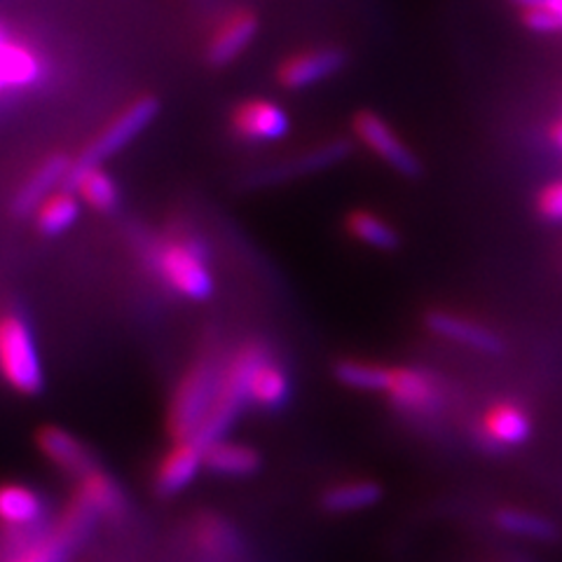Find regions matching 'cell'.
<instances>
[{"label": "cell", "instance_id": "obj_1", "mask_svg": "<svg viewBox=\"0 0 562 562\" xmlns=\"http://www.w3.org/2000/svg\"><path fill=\"white\" fill-rule=\"evenodd\" d=\"M268 357H270L268 347H262L258 342H249V345H244L237 355L225 363L221 392H218L214 408H211L198 436L190 438V441H195L204 450L211 443L221 441L223 434L233 427V422L237 419L239 411L244 408V403H249L251 375Z\"/></svg>", "mask_w": 562, "mask_h": 562}, {"label": "cell", "instance_id": "obj_2", "mask_svg": "<svg viewBox=\"0 0 562 562\" xmlns=\"http://www.w3.org/2000/svg\"><path fill=\"white\" fill-rule=\"evenodd\" d=\"M223 371L216 361L204 359L188 371V375L176 386V394L169 408V431L173 441H190L195 438L206 422L211 408L218 398Z\"/></svg>", "mask_w": 562, "mask_h": 562}, {"label": "cell", "instance_id": "obj_3", "mask_svg": "<svg viewBox=\"0 0 562 562\" xmlns=\"http://www.w3.org/2000/svg\"><path fill=\"white\" fill-rule=\"evenodd\" d=\"M0 375L22 396H38L45 390V368L33 330L16 312L0 316Z\"/></svg>", "mask_w": 562, "mask_h": 562}, {"label": "cell", "instance_id": "obj_4", "mask_svg": "<svg viewBox=\"0 0 562 562\" xmlns=\"http://www.w3.org/2000/svg\"><path fill=\"white\" fill-rule=\"evenodd\" d=\"M157 115H160V99L153 94L134 99L97 134V138L85 146L76 162L85 167H101L122 148H127L134 138L140 136V132L150 127Z\"/></svg>", "mask_w": 562, "mask_h": 562}, {"label": "cell", "instance_id": "obj_5", "mask_svg": "<svg viewBox=\"0 0 562 562\" xmlns=\"http://www.w3.org/2000/svg\"><path fill=\"white\" fill-rule=\"evenodd\" d=\"M155 268L167 284L188 301H206L214 293V274L195 246L169 239L157 246Z\"/></svg>", "mask_w": 562, "mask_h": 562}, {"label": "cell", "instance_id": "obj_6", "mask_svg": "<svg viewBox=\"0 0 562 562\" xmlns=\"http://www.w3.org/2000/svg\"><path fill=\"white\" fill-rule=\"evenodd\" d=\"M351 132H355L361 146H366L378 160L403 176V179H417L425 171L415 150L394 132V127L380 113L359 111L351 117Z\"/></svg>", "mask_w": 562, "mask_h": 562}, {"label": "cell", "instance_id": "obj_7", "mask_svg": "<svg viewBox=\"0 0 562 562\" xmlns=\"http://www.w3.org/2000/svg\"><path fill=\"white\" fill-rule=\"evenodd\" d=\"M351 153H355V140L345 138V136L330 138L322 146H314V148L305 150L303 155L291 157V160H284L274 167H266L262 171H256L254 176H249V181L246 183L262 188V186H277L284 181L303 179V176L319 173V171H326L330 167L345 162Z\"/></svg>", "mask_w": 562, "mask_h": 562}, {"label": "cell", "instance_id": "obj_8", "mask_svg": "<svg viewBox=\"0 0 562 562\" xmlns=\"http://www.w3.org/2000/svg\"><path fill=\"white\" fill-rule=\"evenodd\" d=\"M349 55L342 47H310L303 52H295L289 59H284L277 68V85L284 87L289 92L307 90V87L319 85L333 76H338L347 66Z\"/></svg>", "mask_w": 562, "mask_h": 562}, {"label": "cell", "instance_id": "obj_9", "mask_svg": "<svg viewBox=\"0 0 562 562\" xmlns=\"http://www.w3.org/2000/svg\"><path fill=\"white\" fill-rule=\"evenodd\" d=\"M258 31H260V16L254 10L237 8L231 14H225L206 43V49H204L206 64L214 68L231 66L251 47Z\"/></svg>", "mask_w": 562, "mask_h": 562}, {"label": "cell", "instance_id": "obj_10", "mask_svg": "<svg viewBox=\"0 0 562 562\" xmlns=\"http://www.w3.org/2000/svg\"><path fill=\"white\" fill-rule=\"evenodd\" d=\"M231 127L249 144H272L291 132V117L286 109L268 99L241 101L231 115Z\"/></svg>", "mask_w": 562, "mask_h": 562}, {"label": "cell", "instance_id": "obj_11", "mask_svg": "<svg viewBox=\"0 0 562 562\" xmlns=\"http://www.w3.org/2000/svg\"><path fill=\"white\" fill-rule=\"evenodd\" d=\"M45 76V61L38 52L14 35L0 22V97L31 90Z\"/></svg>", "mask_w": 562, "mask_h": 562}, {"label": "cell", "instance_id": "obj_12", "mask_svg": "<svg viewBox=\"0 0 562 562\" xmlns=\"http://www.w3.org/2000/svg\"><path fill=\"white\" fill-rule=\"evenodd\" d=\"M384 396H390L396 408L417 415H431L443 406V392L438 380L411 366L392 368V380Z\"/></svg>", "mask_w": 562, "mask_h": 562}, {"label": "cell", "instance_id": "obj_13", "mask_svg": "<svg viewBox=\"0 0 562 562\" xmlns=\"http://www.w3.org/2000/svg\"><path fill=\"white\" fill-rule=\"evenodd\" d=\"M35 446H38L41 454L49 464H55L59 471L68 473L74 479H85L87 473L99 469V462L94 452L87 448L78 436L70 434L64 427L47 425L41 427L35 434Z\"/></svg>", "mask_w": 562, "mask_h": 562}, {"label": "cell", "instance_id": "obj_14", "mask_svg": "<svg viewBox=\"0 0 562 562\" xmlns=\"http://www.w3.org/2000/svg\"><path fill=\"white\" fill-rule=\"evenodd\" d=\"M425 326L438 338L483 351V355H502L506 347L497 330H492L479 322H471L457 312L431 310L425 314Z\"/></svg>", "mask_w": 562, "mask_h": 562}, {"label": "cell", "instance_id": "obj_15", "mask_svg": "<svg viewBox=\"0 0 562 562\" xmlns=\"http://www.w3.org/2000/svg\"><path fill=\"white\" fill-rule=\"evenodd\" d=\"M74 157L66 153H55L45 157V160L38 165L29 179L16 190V195L12 200V214L14 216H33L38 206L49 198L55 195L59 188L66 186V179L70 169H74Z\"/></svg>", "mask_w": 562, "mask_h": 562}, {"label": "cell", "instance_id": "obj_16", "mask_svg": "<svg viewBox=\"0 0 562 562\" xmlns=\"http://www.w3.org/2000/svg\"><path fill=\"white\" fill-rule=\"evenodd\" d=\"M204 469V448L195 441H179L157 464L155 492L160 497L181 495L186 487L195 483Z\"/></svg>", "mask_w": 562, "mask_h": 562}, {"label": "cell", "instance_id": "obj_17", "mask_svg": "<svg viewBox=\"0 0 562 562\" xmlns=\"http://www.w3.org/2000/svg\"><path fill=\"white\" fill-rule=\"evenodd\" d=\"M481 434L495 448H516L532 436V419L516 403H495L481 422Z\"/></svg>", "mask_w": 562, "mask_h": 562}, {"label": "cell", "instance_id": "obj_18", "mask_svg": "<svg viewBox=\"0 0 562 562\" xmlns=\"http://www.w3.org/2000/svg\"><path fill=\"white\" fill-rule=\"evenodd\" d=\"M64 188L76 192L82 204L101 211V214H109L120 202V188L103 167H85L74 162Z\"/></svg>", "mask_w": 562, "mask_h": 562}, {"label": "cell", "instance_id": "obj_19", "mask_svg": "<svg viewBox=\"0 0 562 562\" xmlns=\"http://www.w3.org/2000/svg\"><path fill=\"white\" fill-rule=\"evenodd\" d=\"M260 452L246 443L221 441L204 450V469L221 479H249L260 471Z\"/></svg>", "mask_w": 562, "mask_h": 562}, {"label": "cell", "instance_id": "obj_20", "mask_svg": "<svg viewBox=\"0 0 562 562\" xmlns=\"http://www.w3.org/2000/svg\"><path fill=\"white\" fill-rule=\"evenodd\" d=\"M384 490L378 481L359 479V481H345L338 485H330L322 495V508L333 516H349L373 508L382 502Z\"/></svg>", "mask_w": 562, "mask_h": 562}, {"label": "cell", "instance_id": "obj_21", "mask_svg": "<svg viewBox=\"0 0 562 562\" xmlns=\"http://www.w3.org/2000/svg\"><path fill=\"white\" fill-rule=\"evenodd\" d=\"M76 497L82 499L97 516L103 518H120L127 512L125 492H122L120 483L111 473H105L101 467L78 481Z\"/></svg>", "mask_w": 562, "mask_h": 562}, {"label": "cell", "instance_id": "obj_22", "mask_svg": "<svg viewBox=\"0 0 562 562\" xmlns=\"http://www.w3.org/2000/svg\"><path fill=\"white\" fill-rule=\"evenodd\" d=\"M291 398V378L272 357L262 361L249 382V403L262 411L284 408Z\"/></svg>", "mask_w": 562, "mask_h": 562}, {"label": "cell", "instance_id": "obj_23", "mask_svg": "<svg viewBox=\"0 0 562 562\" xmlns=\"http://www.w3.org/2000/svg\"><path fill=\"white\" fill-rule=\"evenodd\" d=\"M80 206L82 202L78 200L76 192L61 188L35 211V227H38L43 237H59L76 225V221L80 218Z\"/></svg>", "mask_w": 562, "mask_h": 562}, {"label": "cell", "instance_id": "obj_24", "mask_svg": "<svg viewBox=\"0 0 562 562\" xmlns=\"http://www.w3.org/2000/svg\"><path fill=\"white\" fill-rule=\"evenodd\" d=\"M345 227H347L349 237H355L357 241L371 246V249H375V251H394L401 244L396 227L368 209L349 211L345 218Z\"/></svg>", "mask_w": 562, "mask_h": 562}, {"label": "cell", "instance_id": "obj_25", "mask_svg": "<svg viewBox=\"0 0 562 562\" xmlns=\"http://www.w3.org/2000/svg\"><path fill=\"white\" fill-rule=\"evenodd\" d=\"M495 520L497 530L506 532V535H514L520 539H532V541H555L560 537L558 525L535 512H525V508H514V506H504L499 512H495L492 516Z\"/></svg>", "mask_w": 562, "mask_h": 562}, {"label": "cell", "instance_id": "obj_26", "mask_svg": "<svg viewBox=\"0 0 562 562\" xmlns=\"http://www.w3.org/2000/svg\"><path fill=\"white\" fill-rule=\"evenodd\" d=\"M336 380L355 392L368 394H386V386L392 380V366H382L361 359H342L333 368Z\"/></svg>", "mask_w": 562, "mask_h": 562}, {"label": "cell", "instance_id": "obj_27", "mask_svg": "<svg viewBox=\"0 0 562 562\" xmlns=\"http://www.w3.org/2000/svg\"><path fill=\"white\" fill-rule=\"evenodd\" d=\"M43 516V499L22 483L0 485V522L10 527H29Z\"/></svg>", "mask_w": 562, "mask_h": 562}, {"label": "cell", "instance_id": "obj_28", "mask_svg": "<svg viewBox=\"0 0 562 562\" xmlns=\"http://www.w3.org/2000/svg\"><path fill=\"white\" fill-rule=\"evenodd\" d=\"M537 211L543 221L562 223V181H553L539 190Z\"/></svg>", "mask_w": 562, "mask_h": 562}, {"label": "cell", "instance_id": "obj_29", "mask_svg": "<svg viewBox=\"0 0 562 562\" xmlns=\"http://www.w3.org/2000/svg\"><path fill=\"white\" fill-rule=\"evenodd\" d=\"M520 22H522V26H527L535 33H558V31H562L560 16L551 10H543V8L520 10Z\"/></svg>", "mask_w": 562, "mask_h": 562}, {"label": "cell", "instance_id": "obj_30", "mask_svg": "<svg viewBox=\"0 0 562 562\" xmlns=\"http://www.w3.org/2000/svg\"><path fill=\"white\" fill-rule=\"evenodd\" d=\"M508 3L516 5L518 10H530V8L551 10L562 20V0H508Z\"/></svg>", "mask_w": 562, "mask_h": 562}, {"label": "cell", "instance_id": "obj_31", "mask_svg": "<svg viewBox=\"0 0 562 562\" xmlns=\"http://www.w3.org/2000/svg\"><path fill=\"white\" fill-rule=\"evenodd\" d=\"M549 136H551V140H553V146L562 150V120H555V122H553L551 130H549Z\"/></svg>", "mask_w": 562, "mask_h": 562}, {"label": "cell", "instance_id": "obj_32", "mask_svg": "<svg viewBox=\"0 0 562 562\" xmlns=\"http://www.w3.org/2000/svg\"><path fill=\"white\" fill-rule=\"evenodd\" d=\"M16 562H41V560H35L33 555H24V558H20Z\"/></svg>", "mask_w": 562, "mask_h": 562}]
</instances>
